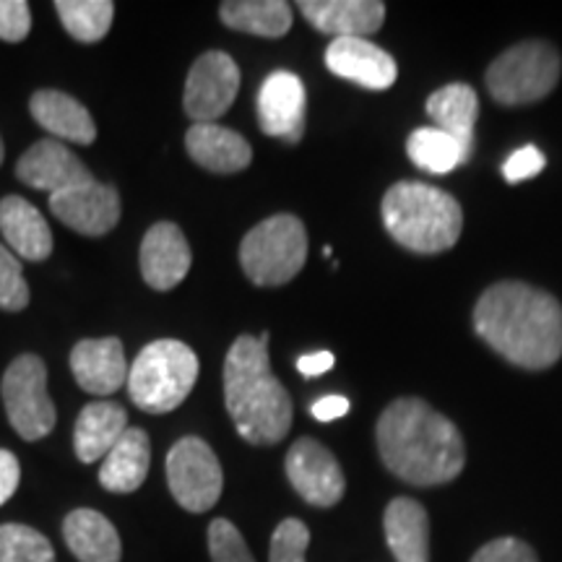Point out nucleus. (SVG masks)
I'll return each mask as SVG.
<instances>
[{"mask_svg": "<svg viewBox=\"0 0 562 562\" xmlns=\"http://www.w3.org/2000/svg\"><path fill=\"white\" fill-rule=\"evenodd\" d=\"M186 149L195 165L216 175L243 172L252 161L248 140L220 123H193L186 133Z\"/></svg>", "mask_w": 562, "mask_h": 562, "instance_id": "19", "label": "nucleus"}, {"mask_svg": "<svg viewBox=\"0 0 562 562\" xmlns=\"http://www.w3.org/2000/svg\"><path fill=\"white\" fill-rule=\"evenodd\" d=\"M16 178L34 191H47L50 195L94 180L87 165L58 138H42L21 154L16 161Z\"/></svg>", "mask_w": 562, "mask_h": 562, "instance_id": "14", "label": "nucleus"}, {"mask_svg": "<svg viewBox=\"0 0 562 562\" xmlns=\"http://www.w3.org/2000/svg\"><path fill=\"white\" fill-rule=\"evenodd\" d=\"M140 277L157 292H170L191 271V245L178 224L157 222L140 243Z\"/></svg>", "mask_w": 562, "mask_h": 562, "instance_id": "15", "label": "nucleus"}, {"mask_svg": "<svg viewBox=\"0 0 562 562\" xmlns=\"http://www.w3.org/2000/svg\"><path fill=\"white\" fill-rule=\"evenodd\" d=\"M167 484L180 508L188 513H206L220 503L224 472L206 440L188 435L175 442L167 453Z\"/></svg>", "mask_w": 562, "mask_h": 562, "instance_id": "9", "label": "nucleus"}, {"mask_svg": "<svg viewBox=\"0 0 562 562\" xmlns=\"http://www.w3.org/2000/svg\"><path fill=\"white\" fill-rule=\"evenodd\" d=\"M21 482V467L19 459L5 448H0V505H5L19 490Z\"/></svg>", "mask_w": 562, "mask_h": 562, "instance_id": "37", "label": "nucleus"}, {"mask_svg": "<svg viewBox=\"0 0 562 562\" xmlns=\"http://www.w3.org/2000/svg\"><path fill=\"white\" fill-rule=\"evenodd\" d=\"M55 11L70 37L87 45L108 37L115 19V3L110 0H58Z\"/></svg>", "mask_w": 562, "mask_h": 562, "instance_id": "29", "label": "nucleus"}, {"mask_svg": "<svg viewBox=\"0 0 562 562\" xmlns=\"http://www.w3.org/2000/svg\"><path fill=\"white\" fill-rule=\"evenodd\" d=\"M128 430V412L115 402H91L81 409L74 430V451L81 463L102 461L123 432Z\"/></svg>", "mask_w": 562, "mask_h": 562, "instance_id": "23", "label": "nucleus"}, {"mask_svg": "<svg viewBox=\"0 0 562 562\" xmlns=\"http://www.w3.org/2000/svg\"><path fill=\"white\" fill-rule=\"evenodd\" d=\"M474 331L524 370H547L562 357V305L526 281H497L476 302Z\"/></svg>", "mask_w": 562, "mask_h": 562, "instance_id": "1", "label": "nucleus"}, {"mask_svg": "<svg viewBox=\"0 0 562 562\" xmlns=\"http://www.w3.org/2000/svg\"><path fill=\"white\" fill-rule=\"evenodd\" d=\"M220 19L229 30L269 40L292 30V9L284 0H227L220 5Z\"/></svg>", "mask_w": 562, "mask_h": 562, "instance_id": "27", "label": "nucleus"}, {"mask_svg": "<svg viewBox=\"0 0 562 562\" xmlns=\"http://www.w3.org/2000/svg\"><path fill=\"white\" fill-rule=\"evenodd\" d=\"M307 261V229L294 214L256 224L240 243V266L256 286H281Z\"/></svg>", "mask_w": 562, "mask_h": 562, "instance_id": "6", "label": "nucleus"}, {"mask_svg": "<svg viewBox=\"0 0 562 562\" xmlns=\"http://www.w3.org/2000/svg\"><path fill=\"white\" fill-rule=\"evenodd\" d=\"M70 370L76 383L91 396H110L128 383L131 364L125 360L123 341L115 336L108 339H83L70 351Z\"/></svg>", "mask_w": 562, "mask_h": 562, "instance_id": "17", "label": "nucleus"}, {"mask_svg": "<svg viewBox=\"0 0 562 562\" xmlns=\"http://www.w3.org/2000/svg\"><path fill=\"white\" fill-rule=\"evenodd\" d=\"M375 440L385 469L417 487L453 482L467 463L459 427L422 398H396L385 406Z\"/></svg>", "mask_w": 562, "mask_h": 562, "instance_id": "2", "label": "nucleus"}, {"mask_svg": "<svg viewBox=\"0 0 562 562\" xmlns=\"http://www.w3.org/2000/svg\"><path fill=\"white\" fill-rule=\"evenodd\" d=\"M305 83L290 70H273L258 91V125L266 136L300 144L305 136Z\"/></svg>", "mask_w": 562, "mask_h": 562, "instance_id": "13", "label": "nucleus"}, {"mask_svg": "<svg viewBox=\"0 0 562 562\" xmlns=\"http://www.w3.org/2000/svg\"><path fill=\"white\" fill-rule=\"evenodd\" d=\"M326 66L339 79H347L370 91L389 89L398 79V66L391 58V53L362 37L331 40L326 50Z\"/></svg>", "mask_w": 562, "mask_h": 562, "instance_id": "16", "label": "nucleus"}, {"mask_svg": "<svg viewBox=\"0 0 562 562\" xmlns=\"http://www.w3.org/2000/svg\"><path fill=\"white\" fill-rule=\"evenodd\" d=\"M3 404L11 427L24 440H42L53 432L55 404L47 393V368L37 355H21L3 375Z\"/></svg>", "mask_w": 562, "mask_h": 562, "instance_id": "8", "label": "nucleus"}, {"mask_svg": "<svg viewBox=\"0 0 562 562\" xmlns=\"http://www.w3.org/2000/svg\"><path fill=\"white\" fill-rule=\"evenodd\" d=\"M224 404L250 446H277L292 430V398L271 372L269 331L240 336L224 360Z\"/></svg>", "mask_w": 562, "mask_h": 562, "instance_id": "3", "label": "nucleus"}, {"mask_svg": "<svg viewBox=\"0 0 562 562\" xmlns=\"http://www.w3.org/2000/svg\"><path fill=\"white\" fill-rule=\"evenodd\" d=\"M406 154L414 165L419 167L422 172H430V175H446L453 172L456 167L467 165L469 154L463 146L448 133L432 128H417L406 140Z\"/></svg>", "mask_w": 562, "mask_h": 562, "instance_id": "28", "label": "nucleus"}, {"mask_svg": "<svg viewBox=\"0 0 562 562\" xmlns=\"http://www.w3.org/2000/svg\"><path fill=\"white\" fill-rule=\"evenodd\" d=\"M347 412H349V398L344 396H323L311 406V414L318 422H334L344 417Z\"/></svg>", "mask_w": 562, "mask_h": 562, "instance_id": "39", "label": "nucleus"}, {"mask_svg": "<svg viewBox=\"0 0 562 562\" xmlns=\"http://www.w3.org/2000/svg\"><path fill=\"white\" fill-rule=\"evenodd\" d=\"M0 232L9 250L24 261H47L53 252V232L37 206L21 195H5L0 201Z\"/></svg>", "mask_w": 562, "mask_h": 562, "instance_id": "20", "label": "nucleus"}, {"mask_svg": "<svg viewBox=\"0 0 562 562\" xmlns=\"http://www.w3.org/2000/svg\"><path fill=\"white\" fill-rule=\"evenodd\" d=\"M211 562H256L240 529L227 518H214L209 526Z\"/></svg>", "mask_w": 562, "mask_h": 562, "instance_id": "31", "label": "nucleus"}, {"mask_svg": "<svg viewBox=\"0 0 562 562\" xmlns=\"http://www.w3.org/2000/svg\"><path fill=\"white\" fill-rule=\"evenodd\" d=\"M0 562H55V550L45 533L24 524L0 526Z\"/></svg>", "mask_w": 562, "mask_h": 562, "instance_id": "30", "label": "nucleus"}, {"mask_svg": "<svg viewBox=\"0 0 562 562\" xmlns=\"http://www.w3.org/2000/svg\"><path fill=\"white\" fill-rule=\"evenodd\" d=\"M151 467V442L140 427H128L117 446L102 459L100 484L115 495H131L146 482Z\"/></svg>", "mask_w": 562, "mask_h": 562, "instance_id": "25", "label": "nucleus"}, {"mask_svg": "<svg viewBox=\"0 0 562 562\" xmlns=\"http://www.w3.org/2000/svg\"><path fill=\"white\" fill-rule=\"evenodd\" d=\"M544 167H547V157L537 149V146L529 144V146H521V149L510 154L508 161L503 165V175L510 186H516V182L531 180L533 175L542 172Z\"/></svg>", "mask_w": 562, "mask_h": 562, "instance_id": "36", "label": "nucleus"}, {"mask_svg": "<svg viewBox=\"0 0 562 562\" xmlns=\"http://www.w3.org/2000/svg\"><path fill=\"white\" fill-rule=\"evenodd\" d=\"M199 381V357L178 339H159L138 351L128 370L131 402L149 414H167L191 396Z\"/></svg>", "mask_w": 562, "mask_h": 562, "instance_id": "5", "label": "nucleus"}, {"mask_svg": "<svg viewBox=\"0 0 562 562\" xmlns=\"http://www.w3.org/2000/svg\"><path fill=\"white\" fill-rule=\"evenodd\" d=\"M32 117L42 128L58 140H74V144L89 146L97 138V125L91 121L89 110L79 100L58 89H40L30 102Z\"/></svg>", "mask_w": 562, "mask_h": 562, "instance_id": "24", "label": "nucleus"}, {"mask_svg": "<svg viewBox=\"0 0 562 562\" xmlns=\"http://www.w3.org/2000/svg\"><path fill=\"white\" fill-rule=\"evenodd\" d=\"M3 157H5V146H3V138H0V165H3Z\"/></svg>", "mask_w": 562, "mask_h": 562, "instance_id": "40", "label": "nucleus"}, {"mask_svg": "<svg viewBox=\"0 0 562 562\" xmlns=\"http://www.w3.org/2000/svg\"><path fill=\"white\" fill-rule=\"evenodd\" d=\"M30 305V286L24 281L21 261L0 245V311L19 313Z\"/></svg>", "mask_w": 562, "mask_h": 562, "instance_id": "33", "label": "nucleus"}, {"mask_svg": "<svg viewBox=\"0 0 562 562\" xmlns=\"http://www.w3.org/2000/svg\"><path fill=\"white\" fill-rule=\"evenodd\" d=\"M311 547V529L300 518H284L271 533L269 562H305Z\"/></svg>", "mask_w": 562, "mask_h": 562, "instance_id": "32", "label": "nucleus"}, {"mask_svg": "<svg viewBox=\"0 0 562 562\" xmlns=\"http://www.w3.org/2000/svg\"><path fill=\"white\" fill-rule=\"evenodd\" d=\"M381 214L393 240L419 256L451 250L463 229L461 203L442 188L419 180L391 186L383 195Z\"/></svg>", "mask_w": 562, "mask_h": 562, "instance_id": "4", "label": "nucleus"}, {"mask_svg": "<svg viewBox=\"0 0 562 562\" xmlns=\"http://www.w3.org/2000/svg\"><path fill=\"white\" fill-rule=\"evenodd\" d=\"M472 562H539L537 552L516 537L492 539L474 554Z\"/></svg>", "mask_w": 562, "mask_h": 562, "instance_id": "35", "label": "nucleus"}, {"mask_svg": "<svg viewBox=\"0 0 562 562\" xmlns=\"http://www.w3.org/2000/svg\"><path fill=\"white\" fill-rule=\"evenodd\" d=\"M427 115L435 128L453 136L469 154L474 151V125L480 115V97L469 83H448L432 91L427 100Z\"/></svg>", "mask_w": 562, "mask_h": 562, "instance_id": "26", "label": "nucleus"}, {"mask_svg": "<svg viewBox=\"0 0 562 562\" xmlns=\"http://www.w3.org/2000/svg\"><path fill=\"white\" fill-rule=\"evenodd\" d=\"M297 11L307 24H313L321 34H331L334 40H368L385 21L381 0H300Z\"/></svg>", "mask_w": 562, "mask_h": 562, "instance_id": "18", "label": "nucleus"}, {"mask_svg": "<svg viewBox=\"0 0 562 562\" xmlns=\"http://www.w3.org/2000/svg\"><path fill=\"white\" fill-rule=\"evenodd\" d=\"M562 74V58L550 42L526 40L501 53V58L487 68V83L492 100L516 108L544 100L558 87Z\"/></svg>", "mask_w": 562, "mask_h": 562, "instance_id": "7", "label": "nucleus"}, {"mask_svg": "<svg viewBox=\"0 0 562 562\" xmlns=\"http://www.w3.org/2000/svg\"><path fill=\"white\" fill-rule=\"evenodd\" d=\"M240 68L227 53H203L193 63L182 94V108L193 123H216L237 100Z\"/></svg>", "mask_w": 562, "mask_h": 562, "instance_id": "10", "label": "nucleus"}, {"mask_svg": "<svg viewBox=\"0 0 562 562\" xmlns=\"http://www.w3.org/2000/svg\"><path fill=\"white\" fill-rule=\"evenodd\" d=\"M284 469L294 492L315 508H334L347 492V480H344L336 456L313 438H300L294 442L286 453Z\"/></svg>", "mask_w": 562, "mask_h": 562, "instance_id": "11", "label": "nucleus"}, {"mask_svg": "<svg viewBox=\"0 0 562 562\" xmlns=\"http://www.w3.org/2000/svg\"><path fill=\"white\" fill-rule=\"evenodd\" d=\"M383 531L396 562H430V516L417 501H391L383 513Z\"/></svg>", "mask_w": 562, "mask_h": 562, "instance_id": "21", "label": "nucleus"}, {"mask_svg": "<svg viewBox=\"0 0 562 562\" xmlns=\"http://www.w3.org/2000/svg\"><path fill=\"white\" fill-rule=\"evenodd\" d=\"M336 364L334 351H313V355H302L297 360V370L305 378H318L323 372H328Z\"/></svg>", "mask_w": 562, "mask_h": 562, "instance_id": "38", "label": "nucleus"}, {"mask_svg": "<svg viewBox=\"0 0 562 562\" xmlns=\"http://www.w3.org/2000/svg\"><path fill=\"white\" fill-rule=\"evenodd\" d=\"M32 30V11L26 0H0V40L24 42Z\"/></svg>", "mask_w": 562, "mask_h": 562, "instance_id": "34", "label": "nucleus"}, {"mask_svg": "<svg viewBox=\"0 0 562 562\" xmlns=\"http://www.w3.org/2000/svg\"><path fill=\"white\" fill-rule=\"evenodd\" d=\"M50 211L79 235L102 237L121 222V193L108 182H81L50 195Z\"/></svg>", "mask_w": 562, "mask_h": 562, "instance_id": "12", "label": "nucleus"}, {"mask_svg": "<svg viewBox=\"0 0 562 562\" xmlns=\"http://www.w3.org/2000/svg\"><path fill=\"white\" fill-rule=\"evenodd\" d=\"M63 539L79 562H121L123 558L121 533L100 510H70L63 521Z\"/></svg>", "mask_w": 562, "mask_h": 562, "instance_id": "22", "label": "nucleus"}]
</instances>
